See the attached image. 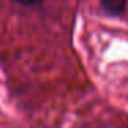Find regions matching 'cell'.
Wrapping results in <instances>:
<instances>
[{"label":"cell","mask_w":128,"mask_h":128,"mask_svg":"<svg viewBox=\"0 0 128 128\" xmlns=\"http://www.w3.org/2000/svg\"><path fill=\"white\" fill-rule=\"evenodd\" d=\"M100 6L109 15H120L127 7V0H100Z\"/></svg>","instance_id":"obj_1"},{"label":"cell","mask_w":128,"mask_h":128,"mask_svg":"<svg viewBox=\"0 0 128 128\" xmlns=\"http://www.w3.org/2000/svg\"><path fill=\"white\" fill-rule=\"evenodd\" d=\"M17 2H20V3L22 4H37V3H42V2H44V0H17Z\"/></svg>","instance_id":"obj_2"}]
</instances>
